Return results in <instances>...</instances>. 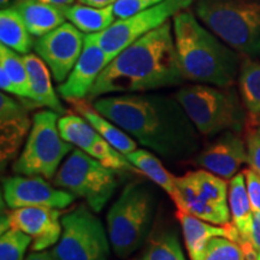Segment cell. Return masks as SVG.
Here are the masks:
<instances>
[{
    "label": "cell",
    "mask_w": 260,
    "mask_h": 260,
    "mask_svg": "<svg viewBox=\"0 0 260 260\" xmlns=\"http://www.w3.org/2000/svg\"><path fill=\"white\" fill-rule=\"evenodd\" d=\"M14 2L15 0H0V5H2V9H5L8 8L10 4H12Z\"/></svg>",
    "instance_id": "cell-39"
},
{
    "label": "cell",
    "mask_w": 260,
    "mask_h": 260,
    "mask_svg": "<svg viewBox=\"0 0 260 260\" xmlns=\"http://www.w3.org/2000/svg\"><path fill=\"white\" fill-rule=\"evenodd\" d=\"M162 0H117L113 12L117 19H125L159 4Z\"/></svg>",
    "instance_id": "cell-32"
},
{
    "label": "cell",
    "mask_w": 260,
    "mask_h": 260,
    "mask_svg": "<svg viewBox=\"0 0 260 260\" xmlns=\"http://www.w3.org/2000/svg\"><path fill=\"white\" fill-rule=\"evenodd\" d=\"M5 203L11 210L21 207H51L61 210L75 201L70 191L51 186L41 176H15L3 183Z\"/></svg>",
    "instance_id": "cell-14"
},
{
    "label": "cell",
    "mask_w": 260,
    "mask_h": 260,
    "mask_svg": "<svg viewBox=\"0 0 260 260\" xmlns=\"http://www.w3.org/2000/svg\"><path fill=\"white\" fill-rule=\"evenodd\" d=\"M176 217L180 220L190 260H201L205 247L213 237H228L236 243L239 240V234L232 223L226 225H216L180 210H177Z\"/></svg>",
    "instance_id": "cell-19"
},
{
    "label": "cell",
    "mask_w": 260,
    "mask_h": 260,
    "mask_svg": "<svg viewBox=\"0 0 260 260\" xmlns=\"http://www.w3.org/2000/svg\"><path fill=\"white\" fill-rule=\"evenodd\" d=\"M141 260H187L182 252L177 236L164 233L153 237L144 252Z\"/></svg>",
    "instance_id": "cell-29"
},
{
    "label": "cell",
    "mask_w": 260,
    "mask_h": 260,
    "mask_svg": "<svg viewBox=\"0 0 260 260\" xmlns=\"http://www.w3.org/2000/svg\"><path fill=\"white\" fill-rule=\"evenodd\" d=\"M246 260H260V251H259V252H256V253H254V254H252V255L247 256Z\"/></svg>",
    "instance_id": "cell-40"
},
{
    "label": "cell",
    "mask_w": 260,
    "mask_h": 260,
    "mask_svg": "<svg viewBox=\"0 0 260 260\" xmlns=\"http://www.w3.org/2000/svg\"><path fill=\"white\" fill-rule=\"evenodd\" d=\"M58 129L65 141L84 153L99 160L115 171H132L141 174L128 158L112 147L82 116L68 113L58 119Z\"/></svg>",
    "instance_id": "cell-13"
},
{
    "label": "cell",
    "mask_w": 260,
    "mask_h": 260,
    "mask_svg": "<svg viewBox=\"0 0 260 260\" xmlns=\"http://www.w3.org/2000/svg\"><path fill=\"white\" fill-rule=\"evenodd\" d=\"M10 228L31 237V252L45 251L57 245L63 232L59 210L51 207H21L3 213L2 233Z\"/></svg>",
    "instance_id": "cell-15"
},
{
    "label": "cell",
    "mask_w": 260,
    "mask_h": 260,
    "mask_svg": "<svg viewBox=\"0 0 260 260\" xmlns=\"http://www.w3.org/2000/svg\"><path fill=\"white\" fill-rule=\"evenodd\" d=\"M58 115L52 110L35 113L23 151L14 162V172L23 176H41L52 180L63 159L74 146L60 136Z\"/></svg>",
    "instance_id": "cell-7"
},
{
    "label": "cell",
    "mask_w": 260,
    "mask_h": 260,
    "mask_svg": "<svg viewBox=\"0 0 260 260\" xmlns=\"http://www.w3.org/2000/svg\"><path fill=\"white\" fill-rule=\"evenodd\" d=\"M31 129L28 107L6 94H0V159L2 167L15 157L28 130Z\"/></svg>",
    "instance_id": "cell-18"
},
{
    "label": "cell",
    "mask_w": 260,
    "mask_h": 260,
    "mask_svg": "<svg viewBox=\"0 0 260 260\" xmlns=\"http://www.w3.org/2000/svg\"><path fill=\"white\" fill-rule=\"evenodd\" d=\"M71 104L74 105L75 111L82 116L112 147H115L122 154L128 155L138 149V144L128 133L98 112L93 105L84 102V99L71 102Z\"/></svg>",
    "instance_id": "cell-23"
},
{
    "label": "cell",
    "mask_w": 260,
    "mask_h": 260,
    "mask_svg": "<svg viewBox=\"0 0 260 260\" xmlns=\"http://www.w3.org/2000/svg\"><path fill=\"white\" fill-rule=\"evenodd\" d=\"M84 38V32L65 22L34 41L35 52L47 64L56 82L61 83L68 79L82 53Z\"/></svg>",
    "instance_id": "cell-12"
},
{
    "label": "cell",
    "mask_w": 260,
    "mask_h": 260,
    "mask_svg": "<svg viewBox=\"0 0 260 260\" xmlns=\"http://www.w3.org/2000/svg\"><path fill=\"white\" fill-rule=\"evenodd\" d=\"M243 175H245L247 193H248L253 212H260V175L253 171L252 169L243 170Z\"/></svg>",
    "instance_id": "cell-33"
},
{
    "label": "cell",
    "mask_w": 260,
    "mask_h": 260,
    "mask_svg": "<svg viewBox=\"0 0 260 260\" xmlns=\"http://www.w3.org/2000/svg\"><path fill=\"white\" fill-rule=\"evenodd\" d=\"M200 134L212 136L224 132H240L245 123V106L233 87L198 83L175 94Z\"/></svg>",
    "instance_id": "cell-5"
},
{
    "label": "cell",
    "mask_w": 260,
    "mask_h": 260,
    "mask_svg": "<svg viewBox=\"0 0 260 260\" xmlns=\"http://www.w3.org/2000/svg\"><path fill=\"white\" fill-rule=\"evenodd\" d=\"M229 210L232 224L239 234L237 243L241 246L247 258V256L254 254L256 251L251 245L254 212H253L248 193H247L243 172L237 174L229 182Z\"/></svg>",
    "instance_id": "cell-20"
},
{
    "label": "cell",
    "mask_w": 260,
    "mask_h": 260,
    "mask_svg": "<svg viewBox=\"0 0 260 260\" xmlns=\"http://www.w3.org/2000/svg\"><path fill=\"white\" fill-rule=\"evenodd\" d=\"M40 2L47 3V4L54 5V6H57V8L63 9V8H65V6L73 5L76 0H40Z\"/></svg>",
    "instance_id": "cell-38"
},
{
    "label": "cell",
    "mask_w": 260,
    "mask_h": 260,
    "mask_svg": "<svg viewBox=\"0 0 260 260\" xmlns=\"http://www.w3.org/2000/svg\"><path fill=\"white\" fill-rule=\"evenodd\" d=\"M177 210L193 214L216 225L232 223L229 210V184L224 178L204 170L189 171L176 178Z\"/></svg>",
    "instance_id": "cell-9"
},
{
    "label": "cell",
    "mask_w": 260,
    "mask_h": 260,
    "mask_svg": "<svg viewBox=\"0 0 260 260\" xmlns=\"http://www.w3.org/2000/svg\"><path fill=\"white\" fill-rule=\"evenodd\" d=\"M0 68L6 71L14 83L16 95L21 99H31L30 83L24 58L19 56L18 52L6 47L5 45H0Z\"/></svg>",
    "instance_id": "cell-28"
},
{
    "label": "cell",
    "mask_w": 260,
    "mask_h": 260,
    "mask_svg": "<svg viewBox=\"0 0 260 260\" xmlns=\"http://www.w3.org/2000/svg\"><path fill=\"white\" fill-rule=\"evenodd\" d=\"M31 242V237L27 234L10 228L0 236V260H23Z\"/></svg>",
    "instance_id": "cell-30"
},
{
    "label": "cell",
    "mask_w": 260,
    "mask_h": 260,
    "mask_svg": "<svg viewBox=\"0 0 260 260\" xmlns=\"http://www.w3.org/2000/svg\"><path fill=\"white\" fill-rule=\"evenodd\" d=\"M248 162L246 142L235 132H224L195 157V164L224 180H232Z\"/></svg>",
    "instance_id": "cell-17"
},
{
    "label": "cell",
    "mask_w": 260,
    "mask_h": 260,
    "mask_svg": "<svg viewBox=\"0 0 260 260\" xmlns=\"http://www.w3.org/2000/svg\"><path fill=\"white\" fill-rule=\"evenodd\" d=\"M109 64L106 54L90 34L84 38L83 51L68 79L58 86V93L68 102L87 99L98 77Z\"/></svg>",
    "instance_id": "cell-16"
},
{
    "label": "cell",
    "mask_w": 260,
    "mask_h": 260,
    "mask_svg": "<svg viewBox=\"0 0 260 260\" xmlns=\"http://www.w3.org/2000/svg\"><path fill=\"white\" fill-rule=\"evenodd\" d=\"M249 169L260 175V134L256 130L248 133L246 139Z\"/></svg>",
    "instance_id": "cell-34"
},
{
    "label": "cell",
    "mask_w": 260,
    "mask_h": 260,
    "mask_svg": "<svg viewBox=\"0 0 260 260\" xmlns=\"http://www.w3.org/2000/svg\"><path fill=\"white\" fill-rule=\"evenodd\" d=\"M175 48L184 80L233 87L240 71L239 52L204 27L189 9L172 17Z\"/></svg>",
    "instance_id": "cell-3"
},
{
    "label": "cell",
    "mask_w": 260,
    "mask_h": 260,
    "mask_svg": "<svg viewBox=\"0 0 260 260\" xmlns=\"http://www.w3.org/2000/svg\"><path fill=\"white\" fill-rule=\"evenodd\" d=\"M10 8L21 15L29 32L37 38L54 30L67 19L60 8L40 0H15Z\"/></svg>",
    "instance_id": "cell-22"
},
{
    "label": "cell",
    "mask_w": 260,
    "mask_h": 260,
    "mask_svg": "<svg viewBox=\"0 0 260 260\" xmlns=\"http://www.w3.org/2000/svg\"><path fill=\"white\" fill-rule=\"evenodd\" d=\"M256 126H258V128H256V132L260 134V117L258 118V121H256Z\"/></svg>",
    "instance_id": "cell-41"
},
{
    "label": "cell",
    "mask_w": 260,
    "mask_h": 260,
    "mask_svg": "<svg viewBox=\"0 0 260 260\" xmlns=\"http://www.w3.org/2000/svg\"><path fill=\"white\" fill-rule=\"evenodd\" d=\"M25 260H58V259L52 254V252L40 251V252H31Z\"/></svg>",
    "instance_id": "cell-36"
},
{
    "label": "cell",
    "mask_w": 260,
    "mask_h": 260,
    "mask_svg": "<svg viewBox=\"0 0 260 260\" xmlns=\"http://www.w3.org/2000/svg\"><path fill=\"white\" fill-rule=\"evenodd\" d=\"M32 35L29 32L23 18L12 8L0 11V41L19 54H28L34 47Z\"/></svg>",
    "instance_id": "cell-26"
},
{
    "label": "cell",
    "mask_w": 260,
    "mask_h": 260,
    "mask_svg": "<svg viewBox=\"0 0 260 260\" xmlns=\"http://www.w3.org/2000/svg\"><path fill=\"white\" fill-rule=\"evenodd\" d=\"M251 245L256 252L260 251V212H255L253 217Z\"/></svg>",
    "instance_id": "cell-35"
},
{
    "label": "cell",
    "mask_w": 260,
    "mask_h": 260,
    "mask_svg": "<svg viewBox=\"0 0 260 260\" xmlns=\"http://www.w3.org/2000/svg\"><path fill=\"white\" fill-rule=\"evenodd\" d=\"M27 65L31 99H21L28 107H47L52 111L64 115L65 107L54 92L51 81V71L47 64L38 54L28 53L23 56Z\"/></svg>",
    "instance_id": "cell-21"
},
{
    "label": "cell",
    "mask_w": 260,
    "mask_h": 260,
    "mask_svg": "<svg viewBox=\"0 0 260 260\" xmlns=\"http://www.w3.org/2000/svg\"><path fill=\"white\" fill-rule=\"evenodd\" d=\"M184 77L178 65L170 21L122 51L106 65L87 99L113 93L147 92L178 86Z\"/></svg>",
    "instance_id": "cell-2"
},
{
    "label": "cell",
    "mask_w": 260,
    "mask_h": 260,
    "mask_svg": "<svg viewBox=\"0 0 260 260\" xmlns=\"http://www.w3.org/2000/svg\"><path fill=\"white\" fill-rule=\"evenodd\" d=\"M205 27L247 57L260 53V0H194Z\"/></svg>",
    "instance_id": "cell-4"
},
{
    "label": "cell",
    "mask_w": 260,
    "mask_h": 260,
    "mask_svg": "<svg viewBox=\"0 0 260 260\" xmlns=\"http://www.w3.org/2000/svg\"><path fill=\"white\" fill-rule=\"evenodd\" d=\"M194 0H162L159 4L139 12L125 19H117L105 30L90 34L98 42L109 63L124 51L154 29L162 24L177 12L189 9Z\"/></svg>",
    "instance_id": "cell-11"
},
{
    "label": "cell",
    "mask_w": 260,
    "mask_h": 260,
    "mask_svg": "<svg viewBox=\"0 0 260 260\" xmlns=\"http://www.w3.org/2000/svg\"><path fill=\"white\" fill-rule=\"evenodd\" d=\"M63 232L52 254L58 260H107L110 239L103 223L84 205L61 218Z\"/></svg>",
    "instance_id": "cell-10"
},
{
    "label": "cell",
    "mask_w": 260,
    "mask_h": 260,
    "mask_svg": "<svg viewBox=\"0 0 260 260\" xmlns=\"http://www.w3.org/2000/svg\"><path fill=\"white\" fill-rule=\"evenodd\" d=\"M65 18L84 34H95L105 30L116 22L113 5L94 8L84 4H73L61 9Z\"/></svg>",
    "instance_id": "cell-25"
},
{
    "label": "cell",
    "mask_w": 260,
    "mask_h": 260,
    "mask_svg": "<svg viewBox=\"0 0 260 260\" xmlns=\"http://www.w3.org/2000/svg\"><path fill=\"white\" fill-rule=\"evenodd\" d=\"M80 4H84L94 8H106V6L113 5L117 0H79Z\"/></svg>",
    "instance_id": "cell-37"
},
{
    "label": "cell",
    "mask_w": 260,
    "mask_h": 260,
    "mask_svg": "<svg viewBox=\"0 0 260 260\" xmlns=\"http://www.w3.org/2000/svg\"><path fill=\"white\" fill-rule=\"evenodd\" d=\"M154 197L147 187L130 183L107 213V235L118 258H128L147 239L154 217Z\"/></svg>",
    "instance_id": "cell-6"
},
{
    "label": "cell",
    "mask_w": 260,
    "mask_h": 260,
    "mask_svg": "<svg viewBox=\"0 0 260 260\" xmlns=\"http://www.w3.org/2000/svg\"><path fill=\"white\" fill-rule=\"evenodd\" d=\"M239 90L243 106L252 118L260 117V63L251 57L241 61Z\"/></svg>",
    "instance_id": "cell-27"
},
{
    "label": "cell",
    "mask_w": 260,
    "mask_h": 260,
    "mask_svg": "<svg viewBox=\"0 0 260 260\" xmlns=\"http://www.w3.org/2000/svg\"><path fill=\"white\" fill-rule=\"evenodd\" d=\"M125 157L142 175L147 176L149 180L153 181L157 186L160 187L171 198L174 204L177 203V177H175L171 172H169L165 169L162 162L157 158V155L152 152L146 151V149L138 148Z\"/></svg>",
    "instance_id": "cell-24"
},
{
    "label": "cell",
    "mask_w": 260,
    "mask_h": 260,
    "mask_svg": "<svg viewBox=\"0 0 260 260\" xmlns=\"http://www.w3.org/2000/svg\"><path fill=\"white\" fill-rule=\"evenodd\" d=\"M201 260H246L241 246L228 237L211 239L205 247Z\"/></svg>",
    "instance_id": "cell-31"
},
{
    "label": "cell",
    "mask_w": 260,
    "mask_h": 260,
    "mask_svg": "<svg viewBox=\"0 0 260 260\" xmlns=\"http://www.w3.org/2000/svg\"><path fill=\"white\" fill-rule=\"evenodd\" d=\"M54 186L82 198L94 212H100L117 188L116 171L76 148L65 159L53 178Z\"/></svg>",
    "instance_id": "cell-8"
},
{
    "label": "cell",
    "mask_w": 260,
    "mask_h": 260,
    "mask_svg": "<svg viewBox=\"0 0 260 260\" xmlns=\"http://www.w3.org/2000/svg\"><path fill=\"white\" fill-rule=\"evenodd\" d=\"M93 107L168 160L188 158L197 151L198 130L176 99L128 93L96 98Z\"/></svg>",
    "instance_id": "cell-1"
}]
</instances>
